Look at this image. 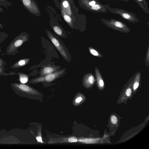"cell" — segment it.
Wrapping results in <instances>:
<instances>
[{"mask_svg": "<svg viewBox=\"0 0 149 149\" xmlns=\"http://www.w3.org/2000/svg\"><path fill=\"white\" fill-rule=\"evenodd\" d=\"M65 71L66 69L64 68L53 73L34 78L31 80V82L33 83L42 82H51L62 77L65 74Z\"/></svg>", "mask_w": 149, "mask_h": 149, "instance_id": "52a82bcc", "label": "cell"}, {"mask_svg": "<svg viewBox=\"0 0 149 149\" xmlns=\"http://www.w3.org/2000/svg\"><path fill=\"white\" fill-rule=\"evenodd\" d=\"M3 12L4 10H3V8H2L1 7H0V13Z\"/></svg>", "mask_w": 149, "mask_h": 149, "instance_id": "484cf974", "label": "cell"}, {"mask_svg": "<svg viewBox=\"0 0 149 149\" xmlns=\"http://www.w3.org/2000/svg\"><path fill=\"white\" fill-rule=\"evenodd\" d=\"M95 76L92 73H88L83 76L82 79L83 85L86 87H91L95 81Z\"/></svg>", "mask_w": 149, "mask_h": 149, "instance_id": "8fae6325", "label": "cell"}, {"mask_svg": "<svg viewBox=\"0 0 149 149\" xmlns=\"http://www.w3.org/2000/svg\"><path fill=\"white\" fill-rule=\"evenodd\" d=\"M82 100V97H79L76 98V99L75 100V101L76 102L78 103L80 102Z\"/></svg>", "mask_w": 149, "mask_h": 149, "instance_id": "cb8c5ba5", "label": "cell"}, {"mask_svg": "<svg viewBox=\"0 0 149 149\" xmlns=\"http://www.w3.org/2000/svg\"><path fill=\"white\" fill-rule=\"evenodd\" d=\"M132 93V90L130 88H128L126 90L125 93L127 97L130 96Z\"/></svg>", "mask_w": 149, "mask_h": 149, "instance_id": "603a6c76", "label": "cell"}, {"mask_svg": "<svg viewBox=\"0 0 149 149\" xmlns=\"http://www.w3.org/2000/svg\"><path fill=\"white\" fill-rule=\"evenodd\" d=\"M146 13L149 14V10L146 0H134Z\"/></svg>", "mask_w": 149, "mask_h": 149, "instance_id": "5bb4252c", "label": "cell"}, {"mask_svg": "<svg viewBox=\"0 0 149 149\" xmlns=\"http://www.w3.org/2000/svg\"><path fill=\"white\" fill-rule=\"evenodd\" d=\"M68 141L70 142H75L77 141V139L75 137H71L68 138Z\"/></svg>", "mask_w": 149, "mask_h": 149, "instance_id": "7402d4cb", "label": "cell"}, {"mask_svg": "<svg viewBox=\"0 0 149 149\" xmlns=\"http://www.w3.org/2000/svg\"><path fill=\"white\" fill-rule=\"evenodd\" d=\"M1 6L7 9H8V8L13 6V5L7 0H0V7Z\"/></svg>", "mask_w": 149, "mask_h": 149, "instance_id": "2e32d148", "label": "cell"}, {"mask_svg": "<svg viewBox=\"0 0 149 149\" xmlns=\"http://www.w3.org/2000/svg\"><path fill=\"white\" fill-rule=\"evenodd\" d=\"M121 0V1H122L125 2H128L129 1V0Z\"/></svg>", "mask_w": 149, "mask_h": 149, "instance_id": "4316f807", "label": "cell"}, {"mask_svg": "<svg viewBox=\"0 0 149 149\" xmlns=\"http://www.w3.org/2000/svg\"><path fill=\"white\" fill-rule=\"evenodd\" d=\"M50 17V25L54 31L60 37L65 38L67 36L66 31L58 22L57 20L58 14L51 6L47 5L46 7Z\"/></svg>", "mask_w": 149, "mask_h": 149, "instance_id": "3957f363", "label": "cell"}, {"mask_svg": "<svg viewBox=\"0 0 149 149\" xmlns=\"http://www.w3.org/2000/svg\"><path fill=\"white\" fill-rule=\"evenodd\" d=\"M100 21L108 27L121 32L127 33L130 31V28L121 21L113 19L109 20L105 18L101 19Z\"/></svg>", "mask_w": 149, "mask_h": 149, "instance_id": "8992f818", "label": "cell"}, {"mask_svg": "<svg viewBox=\"0 0 149 149\" xmlns=\"http://www.w3.org/2000/svg\"><path fill=\"white\" fill-rule=\"evenodd\" d=\"M46 33L49 38L56 48L60 54L67 62L71 61V56L69 51L59 37L48 30H45Z\"/></svg>", "mask_w": 149, "mask_h": 149, "instance_id": "7a4b0ae2", "label": "cell"}, {"mask_svg": "<svg viewBox=\"0 0 149 149\" xmlns=\"http://www.w3.org/2000/svg\"><path fill=\"white\" fill-rule=\"evenodd\" d=\"M37 140L39 142L42 143V138L40 136H38L36 137Z\"/></svg>", "mask_w": 149, "mask_h": 149, "instance_id": "d4e9b609", "label": "cell"}, {"mask_svg": "<svg viewBox=\"0 0 149 149\" xmlns=\"http://www.w3.org/2000/svg\"></svg>", "mask_w": 149, "mask_h": 149, "instance_id": "f1b7e54d", "label": "cell"}, {"mask_svg": "<svg viewBox=\"0 0 149 149\" xmlns=\"http://www.w3.org/2000/svg\"><path fill=\"white\" fill-rule=\"evenodd\" d=\"M61 67L53 65L48 64L43 66L39 72V76L45 75L60 70Z\"/></svg>", "mask_w": 149, "mask_h": 149, "instance_id": "30bf717a", "label": "cell"}, {"mask_svg": "<svg viewBox=\"0 0 149 149\" xmlns=\"http://www.w3.org/2000/svg\"><path fill=\"white\" fill-rule=\"evenodd\" d=\"M30 60V59L29 58H26L21 60L16 63V66L18 67H21L24 66L28 63Z\"/></svg>", "mask_w": 149, "mask_h": 149, "instance_id": "ac0fdd59", "label": "cell"}, {"mask_svg": "<svg viewBox=\"0 0 149 149\" xmlns=\"http://www.w3.org/2000/svg\"><path fill=\"white\" fill-rule=\"evenodd\" d=\"M106 8L111 13L119 15L125 20L132 23L139 22L140 20L136 14L123 9L111 7L108 4L106 5Z\"/></svg>", "mask_w": 149, "mask_h": 149, "instance_id": "5b68a950", "label": "cell"}, {"mask_svg": "<svg viewBox=\"0 0 149 149\" xmlns=\"http://www.w3.org/2000/svg\"><path fill=\"white\" fill-rule=\"evenodd\" d=\"M3 26V25L0 23V28H2Z\"/></svg>", "mask_w": 149, "mask_h": 149, "instance_id": "83f0119b", "label": "cell"}, {"mask_svg": "<svg viewBox=\"0 0 149 149\" xmlns=\"http://www.w3.org/2000/svg\"><path fill=\"white\" fill-rule=\"evenodd\" d=\"M90 53L92 55L97 57L102 58L103 56L98 50L94 48L89 46L88 47Z\"/></svg>", "mask_w": 149, "mask_h": 149, "instance_id": "9a60e30c", "label": "cell"}, {"mask_svg": "<svg viewBox=\"0 0 149 149\" xmlns=\"http://www.w3.org/2000/svg\"><path fill=\"white\" fill-rule=\"evenodd\" d=\"M11 86L15 93L19 96L24 97L37 93L33 88L23 84L13 83L11 84Z\"/></svg>", "mask_w": 149, "mask_h": 149, "instance_id": "ba28073f", "label": "cell"}, {"mask_svg": "<svg viewBox=\"0 0 149 149\" xmlns=\"http://www.w3.org/2000/svg\"><path fill=\"white\" fill-rule=\"evenodd\" d=\"M111 120L113 124H116L117 123L118 119L116 116L112 115L111 117Z\"/></svg>", "mask_w": 149, "mask_h": 149, "instance_id": "ffe728a7", "label": "cell"}, {"mask_svg": "<svg viewBox=\"0 0 149 149\" xmlns=\"http://www.w3.org/2000/svg\"><path fill=\"white\" fill-rule=\"evenodd\" d=\"M19 0L22 2L24 8L31 14L37 17L40 16V12L35 0Z\"/></svg>", "mask_w": 149, "mask_h": 149, "instance_id": "9c48e42d", "label": "cell"}, {"mask_svg": "<svg viewBox=\"0 0 149 149\" xmlns=\"http://www.w3.org/2000/svg\"><path fill=\"white\" fill-rule=\"evenodd\" d=\"M81 8L87 11L95 13H106L108 12L106 5L102 4L98 0H78Z\"/></svg>", "mask_w": 149, "mask_h": 149, "instance_id": "277c9868", "label": "cell"}, {"mask_svg": "<svg viewBox=\"0 0 149 149\" xmlns=\"http://www.w3.org/2000/svg\"><path fill=\"white\" fill-rule=\"evenodd\" d=\"M55 3V5L56 7L58 8L59 10H61L60 6V1L59 0H53Z\"/></svg>", "mask_w": 149, "mask_h": 149, "instance_id": "44dd1931", "label": "cell"}, {"mask_svg": "<svg viewBox=\"0 0 149 149\" xmlns=\"http://www.w3.org/2000/svg\"><path fill=\"white\" fill-rule=\"evenodd\" d=\"M145 63L147 67L149 66V46L148 47L146 57L145 60Z\"/></svg>", "mask_w": 149, "mask_h": 149, "instance_id": "d6986e66", "label": "cell"}, {"mask_svg": "<svg viewBox=\"0 0 149 149\" xmlns=\"http://www.w3.org/2000/svg\"><path fill=\"white\" fill-rule=\"evenodd\" d=\"M133 80V89L136 90L139 87L141 80V72L139 71L134 74Z\"/></svg>", "mask_w": 149, "mask_h": 149, "instance_id": "4fadbf2b", "label": "cell"}, {"mask_svg": "<svg viewBox=\"0 0 149 149\" xmlns=\"http://www.w3.org/2000/svg\"><path fill=\"white\" fill-rule=\"evenodd\" d=\"M29 76L28 75L24 73L20 74L19 79L20 82L22 84L26 83L28 80Z\"/></svg>", "mask_w": 149, "mask_h": 149, "instance_id": "e0dca14e", "label": "cell"}, {"mask_svg": "<svg viewBox=\"0 0 149 149\" xmlns=\"http://www.w3.org/2000/svg\"><path fill=\"white\" fill-rule=\"evenodd\" d=\"M95 72L97 85L100 88H103L104 86V82L102 76L98 68L95 66Z\"/></svg>", "mask_w": 149, "mask_h": 149, "instance_id": "7c38bea8", "label": "cell"}, {"mask_svg": "<svg viewBox=\"0 0 149 149\" xmlns=\"http://www.w3.org/2000/svg\"><path fill=\"white\" fill-rule=\"evenodd\" d=\"M61 12L63 19L71 28L84 31L86 18L84 14L79 13V10L74 0H61Z\"/></svg>", "mask_w": 149, "mask_h": 149, "instance_id": "6da1fadb", "label": "cell"}]
</instances>
